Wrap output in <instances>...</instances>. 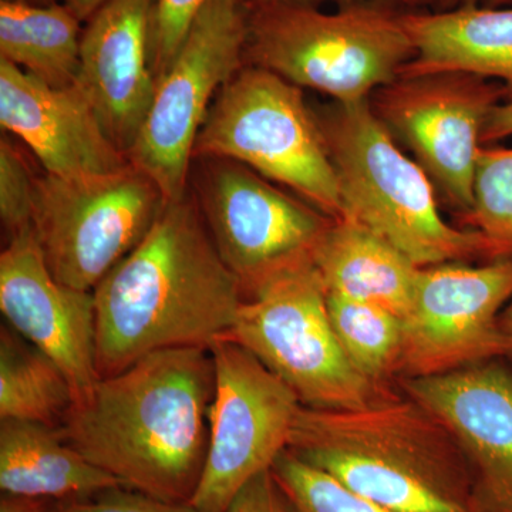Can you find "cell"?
<instances>
[{"label":"cell","mask_w":512,"mask_h":512,"mask_svg":"<svg viewBox=\"0 0 512 512\" xmlns=\"http://www.w3.org/2000/svg\"><path fill=\"white\" fill-rule=\"evenodd\" d=\"M0 311L10 328L62 367L74 403L89 396L100 379L94 295L57 281L33 227L12 235L0 255Z\"/></svg>","instance_id":"14"},{"label":"cell","mask_w":512,"mask_h":512,"mask_svg":"<svg viewBox=\"0 0 512 512\" xmlns=\"http://www.w3.org/2000/svg\"><path fill=\"white\" fill-rule=\"evenodd\" d=\"M208 0H157L151 39V67L158 80L173 63L192 23Z\"/></svg>","instance_id":"27"},{"label":"cell","mask_w":512,"mask_h":512,"mask_svg":"<svg viewBox=\"0 0 512 512\" xmlns=\"http://www.w3.org/2000/svg\"><path fill=\"white\" fill-rule=\"evenodd\" d=\"M248 0H208L164 74L127 158L165 201L184 198L195 143L215 97L245 66Z\"/></svg>","instance_id":"8"},{"label":"cell","mask_w":512,"mask_h":512,"mask_svg":"<svg viewBox=\"0 0 512 512\" xmlns=\"http://www.w3.org/2000/svg\"><path fill=\"white\" fill-rule=\"evenodd\" d=\"M512 299V258L420 268L402 319L399 369L410 377L443 375L511 353L498 312Z\"/></svg>","instance_id":"13"},{"label":"cell","mask_w":512,"mask_h":512,"mask_svg":"<svg viewBox=\"0 0 512 512\" xmlns=\"http://www.w3.org/2000/svg\"><path fill=\"white\" fill-rule=\"evenodd\" d=\"M165 202L133 165L86 178L45 173L35 181L33 229L57 281L93 292L143 241Z\"/></svg>","instance_id":"9"},{"label":"cell","mask_w":512,"mask_h":512,"mask_svg":"<svg viewBox=\"0 0 512 512\" xmlns=\"http://www.w3.org/2000/svg\"><path fill=\"white\" fill-rule=\"evenodd\" d=\"M295 512H390L285 450L272 466Z\"/></svg>","instance_id":"25"},{"label":"cell","mask_w":512,"mask_h":512,"mask_svg":"<svg viewBox=\"0 0 512 512\" xmlns=\"http://www.w3.org/2000/svg\"><path fill=\"white\" fill-rule=\"evenodd\" d=\"M316 116L338 174L345 217L372 229L419 268L493 259L480 232L441 217L429 175L403 153L369 100L333 101Z\"/></svg>","instance_id":"5"},{"label":"cell","mask_w":512,"mask_h":512,"mask_svg":"<svg viewBox=\"0 0 512 512\" xmlns=\"http://www.w3.org/2000/svg\"><path fill=\"white\" fill-rule=\"evenodd\" d=\"M503 328L504 332L507 333L508 339H510L512 353V299L510 306H508L507 312H505L504 315Z\"/></svg>","instance_id":"35"},{"label":"cell","mask_w":512,"mask_h":512,"mask_svg":"<svg viewBox=\"0 0 512 512\" xmlns=\"http://www.w3.org/2000/svg\"><path fill=\"white\" fill-rule=\"evenodd\" d=\"M124 487L67 443L57 427L35 421H0V488L45 500H83Z\"/></svg>","instance_id":"20"},{"label":"cell","mask_w":512,"mask_h":512,"mask_svg":"<svg viewBox=\"0 0 512 512\" xmlns=\"http://www.w3.org/2000/svg\"><path fill=\"white\" fill-rule=\"evenodd\" d=\"M512 137V101L498 104L485 124L483 146Z\"/></svg>","instance_id":"30"},{"label":"cell","mask_w":512,"mask_h":512,"mask_svg":"<svg viewBox=\"0 0 512 512\" xmlns=\"http://www.w3.org/2000/svg\"><path fill=\"white\" fill-rule=\"evenodd\" d=\"M336 338L350 363L376 384L399 367L403 322L399 316L372 303L326 293Z\"/></svg>","instance_id":"23"},{"label":"cell","mask_w":512,"mask_h":512,"mask_svg":"<svg viewBox=\"0 0 512 512\" xmlns=\"http://www.w3.org/2000/svg\"><path fill=\"white\" fill-rule=\"evenodd\" d=\"M483 6L503 8V6H512V0H484Z\"/></svg>","instance_id":"36"},{"label":"cell","mask_w":512,"mask_h":512,"mask_svg":"<svg viewBox=\"0 0 512 512\" xmlns=\"http://www.w3.org/2000/svg\"><path fill=\"white\" fill-rule=\"evenodd\" d=\"M218 161L202 185L200 210L247 299L276 275L313 262L333 218L245 165Z\"/></svg>","instance_id":"12"},{"label":"cell","mask_w":512,"mask_h":512,"mask_svg":"<svg viewBox=\"0 0 512 512\" xmlns=\"http://www.w3.org/2000/svg\"><path fill=\"white\" fill-rule=\"evenodd\" d=\"M254 2H271V0H254ZM301 2H308V0H301ZM384 2L393 3V5L400 6L404 10L430 9V0H384Z\"/></svg>","instance_id":"34"},{"label":"cell","mask_w":512,"mask_h":512,"mask_svg":"<svg viewBox=\"0 0 512 512\" xmlns=\"http://www.w3.org/2000/svg\"><path fill=\"white\" fill-rule=\"evenodd\" d=\"M484 0H430L433 12H450V10L474 8L483 5Z\"/></svg>","instance_id":"33"},{"label":"cell","mask_w":512,"mask_h":512,"mask_svg":"<svg viewBox=\"0 0 512 512\" xmlns=\"http://www.w3.org/2000/svg\"><path fill=\"white\" fill-rule=\"evenodd\" d=\"M235 161L285 185L323 214L345 217L342 192L318 116L301 87L245 64L215 97L194 157Z\"/></svg>","instance_id":"6"},{"label":"cell","mask_w":512,"mask_h":512,"mask_svg":"<svg viewBox=\"0 0 512 512\" xmlns=\"http://www.w3.org/2000/svg\"><path fill=\"white\" fill-rule=\"evenodd\" d=\"M74 404L69 377L52 357L16 333L0 330V420L62 426Z\"/></svg>","instance_id":"22"},{"label":"cell","mask_w":512,"mask_h":512,"mask_svg":"<svg viewBox=\"0 0 512 512\" xmlns=\"http://www.w3.org/2000/svg\"><path fill=\"white\" fill-rule=\"evenodd\" d=\"M82 22L64 3L0 2V59L50 84L77 83Z\"/></svg>","instance_id":"21"},{"label":"cell","mask_w":512,"mask_h":512,"mask_svg":"<svg viewBox=\"0 0 512 512\" xmlns=\"http://www.w3.org/2000/svg\"><path fill=\"white\" fill-rule=\"evenodd\" d=\"M224 512H295L271 470L248 481Z\"/></svg>","instance_id":"29"},{"label":"cell","mask_w":512,"mask_h":512,"mask_svg":"<svg viewBox=\"0 0 512 512\" xmlns=\"http://www.w3.org/2000/svg\"><path fill=\"white\" fill-rule=\"evenodd\" d=\"M447 431L419 404L302 406L288 450L390 512H471Z\"/></svg>","instance_id":"3"},{"label":"cell","mask_w":512,"mask_h":512,"mask_svg":"<svg viewBox=\"0 0 512 512\" xmlns=\"http://www.w3.org/2000/svg\"><path fill=\"white\" fill-rule=\"evenodd\" d=\"M504 100L500 83L448 70L399 76L376 90L369 103L429 175L437 194L466 218L473 210L485 124Z\"/></svg>","instance_id":"10"},{"label":"cell","mask_w":512,"mask_h":512,"mask_svg":"<svg viewBox=\"0 0 512 512\" xmlns=\"http://www.w3.org/2000/svg\"><path fill=\"white\" fill-rule=\"evenodd\" d=\"M59 504L45 498L22 497V495L5 494L0 500V512H57Z\"/></svg>","instance_id":"31"},{"label":"cell","mask_w":512,"mask_h":512,"mask_svg":"<svg viewBox=\"0 0 512 512\" xmlns=\"http://www.w3.org/2000/svg\"><path fill=\"white\" fill-rule=\"evenodd\" d=\"M404 23L414 46L400 76L458 70L503 86L512 101V6L433 12L406 10Z\"/></svg>","instance_id":"18"},{"label":"cell","mask_w":512,"mask_h":512,"mask_svg":"<svg viewBox=\"0 0 512 512\" xmlns=\"http://www.w3.org/2000/svg\"><path fill=\"white\" fill-rule=\"evenodd\" d=\"M413 402L474 461L493 512H512V376L485 363L443 375L409 377Z\"/></svg>","instance_id":"17"},{"label":"cell","mask_w":512,"mask_h":512,"mask_svg":"<svg viewBox=\"0 0 512 512\" xmlns=\"http://www.w3.org/2000/svg\"><path fill=\"white\" fill-rule=\"evenodd\" d=\"M210 352L215 370L210 441L190 504L200 512H224L248 481L271 470L288 450L303 404L288 384L234 340L218 339Z\"/></svg>","instance_id":"11"},{"label":"cell","mask_w":512,"mask_h":512,"mask_svg":"<svg viewBox=\"0 0 512 512\" xmlns=\"http://www.w3.org/2000/svg\"><path fill=\"white\" fill-rule=\"evenodd\" d=\"M35 181L28 164L6 138L0 141V218L15 235L33 227Z\"/></svg>","instance_id":"26"},{"label":"cell","mask_w":512,"mask_h":512,"mask_svg":"<svg viewBox=\"0 0 512 512\" xmlns=\"http://www.w3.org/2000/svg\"><path fill=\"white\" fill-rule=\"evenodd\" d=\"M215 370L210 349H165L101 377L60 433L124 487L190 503L210 441Z\"/></svg>","instance_id":"1"},{"label":"cell","mask_w":512,"mask_h":512,"mask_svg":"<svg viewBox=\"0 0 512 512\" xmlns=\"http://www.w3.org/2000/svg\"><path fill=\"white\" fill-rule=\"evenodd\" d=\"M0 124L28 144L46 174L96 177L131 165L79 83L50 86L3 59Z\"/></svg>","instance_id":"15"},{"label":"cell","mask_w":512,"mask_h":512,"mask_svg":"<svg viewBox=\"0 0 512 512\" xmlns=\"http://www.w3.org/2000/svg\"><path fill=\"white\" fill-rule=\"evenodd\" d=\"M57 512H200L190 503H173L127 487L110 488L83 500L59 504Z\"/></svg>","instance_id":"28"},{"label":"cell","mask_w":512,"mask_h":512,"mask_svg":"<svg viewBox=\"0 0 512 512\" xmlns=\"http://www.w3.org/2000/svg\"><path fill=\"white\" fill-rule=\"evenodd\" d=\"M404 12L384 0H348L333 13L301 0H248L245 64L335 103H360L412 62Z\"/></svg>","instance_id":"4"},{"label":"cell","mask_w":512,"mask_h":512,"mask_svg":"<svg viewBox=\"0 0 512 512\" xmlns=\"http://www.w3.org/2000/svg\"><path fill=\"white\" fill-rule=\"evenodd\" d=\"M326 293L372 303L404 318L420 268L353 218L333 220L313 254Z\"/></svg>","instance_id":"19"},{"label":"cell","mask_w":512,"mask_h":512,"mask_svg":"<svg viewBox=\"0 0 512 512\" xmlns=\"http://www.w3.org/2000/svg\"><path fill=\"white\" fill-rule=\"evenodd\" d=\"M157 0H107L87 20L77 83L111 140L128 153L156 92L151 39Z\"/></svg>","instance_id":"16"},{"label":"cell","mask_w":512,"mask_h":512,"mask_svg":"<svg viewBox=\"0 0 512 512\" xmlns=\"http://www.w3.org/2000/svg\"><path fill=\"white\" fill-rule=\"evenodd\" d=\"M23 2L33 3V5H50V3H56V0H23Z\"/></svg>","instance_id":"37"},{"label":"cell","mask_w":512,"mask_h":512,"mask_svg":"<svg viewBox=\"0 0 512 512\" xmlns=\"http://www.w3.org/2000/svg\"><path fill=\"white\" fill-rule=\"evenodd\" d=\"M466 222L483 235L491 258H512V148H481Z\"/></svg>","instance_id":"24"},{"label":"cell","mask_w":512,"mask_h":512,"mask_svg":"<svg viewBox=\"0 0 512 512\" xmlns=\"http://www.w3.org/2000/svg\"><path fill=\"white\" fill-rule=\"evenodd\" d=\"M106 2L107 0H62L80 22H87Z\"/></svg>","instance_id":"32"},{"label":"cell","mask_w":512,"mask_h":512,"mask_svg":"<svg viewBox=\"0 0 512 512\" xmlns=\"http://www.w3.org/2000/svg\"><path fill=\"white\" fill-rule=\"evenodd\" d=\"M225 338L252 353L313 409L375 402L370 382L343 352L313 262L276 275L242 303Z\"/></svg>","instance_id":"7"},{"label":"cell","mask_w":512,"mask_h":512,"mask_svg":"<svg viewBox=\"0 0 512 512\" xmlns=\"http://www.w3.org/2000/svg\"><path fill=\"white\" fill-rule=\"evenodd\" d=\"M96 363L109 377L165 349H210L245 301L200 205L167 201L133 251L94 288Z\"/></svg>","instance_id":"2"}]
</instances>
